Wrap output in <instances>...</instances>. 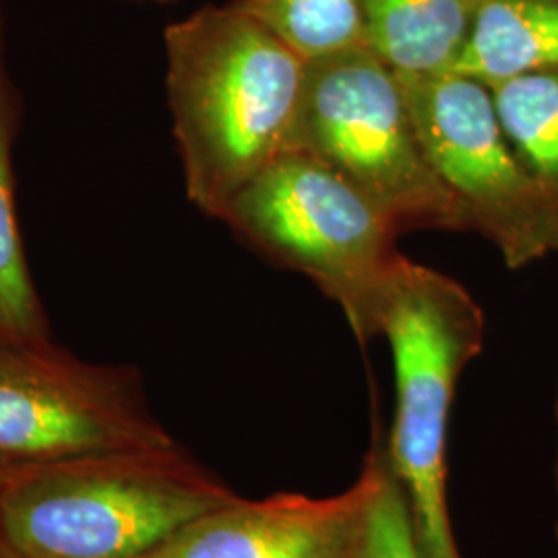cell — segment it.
<instances>
[{"label": "cell", "instance_id": "obj_1", "mask_svg": "<svg viewBox=\"0 0 558 558\" xmlns=\"http://www.w3.org/2000/svg\"><path fill=\"white\" fill-rule=\"evenodd\" d=\"M166 94L186 197L221 220L288 151L306 60L239 7H203L166 27Z\"/></svg>", "mask_w": 558, "mask_h": 558}, {"label": "cell", "instance_id": "obj_2", "mask_svg": "<svg viewBox=\"0 0 558 558\" xmlns=\"http://www.w3.org/2000/svg\"><path fill=\"white\" fill-rule=\"evenodd\" d=\"M182 447L0 470V558H141L236 499Z\"/></svg>", "mask_w": 558, "mask_h": 558}, {"label": "cell", "instance_id": "obj_3", "mask_svg": "<svg viewBox=\"0 0 558 558\" xmlns=\"http://www.w3.org/2000/svg\"><path fill=\"white\" fill-rule=\"evenodd\" d=\"M379 336L389 341L396 373L385 461L408 500L422 558H461L447 493L449 418L459 377L484 350V311L456 279L401 257Z\"/></svg>", "mask_w": 558, "mask_h": 558}, {"label": "cell", "instance_id": "obj_4", "mask_svg": "<svg viewBox=\"0 0 558 558\" xmlns=\"http://www.w3.org/2000/svg\"><path fill=\"white\" fill-rule=\"evenodd\" d=\"M281 267L311 279L341 308L360 343L379 338L399 259L391 218L323 161L288 149L251 180L223 218Z\"/></svg>", "mask_w": 558, "mask_h": 558}, {"label": "cell", "instance_id": "obj_5", "mask_svg": "<svg viewBox=\"0 0 558 558\" xmlns=\"http://www.w3.org/2000/svg\"><path fill=\"white\" fill-rule=\"evenodd\" d=\"M288 149L329 166L401 232L472 230L424 154L398 73L366 44L306 60Z\"/></svg>", "mask_w": 558, "mask_h": 558}, {"label": "cell", "instance_id": "obj_6", "mask_svg": "<svg viewBox=\"0 0 558 558\" xmlns=\"http://www.w3.org/2000/svg\"><path fill=\"white\" fill-rule=\"evenodd\" d=\"M424 154L472 230L509 269L558 253V211L500 126L490 87L447 73L401 80Z\"/></svg>", "mask_w": 558, "mask_h": 558}, {"label": "cell", "instance_id": "obj_7", "mask_svg": "<svg viewBox=\"0 0 558 558\" xmlns=\"http://www.w3.org/2000/svg\"><path fill=\"white\" fill-rule=\"evenodd\" d=\"M177 447L129 377L0 327V470Z\"/></svg>", "mask_w": 558, "mask_h": 558}, {"label": "cell", "instance_id": "obj_8", "mask_svg": "<svg viewBox=\"0 0 558 558\" xmlns=\"http://www.w3.org/2000/svg\"><path fill=\"white\" fill-rule=\"evenodd\" d=\"M383 470V447H373L359 480L339 495L236 497L141 558H362Z\"/></svg>", "mask_w": 558, "mask_h": 558}, {"label": "cell", "instance_id": "obj_9", "mask_svg": "<svg viewBox=\"0 0 558 558\" xmlns=\"http://www.w3.org/2000/svg\"><path fill=\"white\" fill-rule=\"evenodd\" d=\"M480 0H362L364 44L399 80L453 73Z\"/></svg>", "mask_w": 558, "mask_h": 558}, {"label": "cell", "instance_id": "obj_10", "mask_svg": "<svg viewBox=\"0 0 558 558\" xmlns=\"http://www.w3.org/2000/svg\"><path fill=\"white\" fill-rule=\"evenodd\" d=\"M558 71V0H480L453 73L488 87Z\"/></svg>", "mask_w": 558, "mask_h": 558}, {"label": "cell", "instance_id": "obj_11", "mask_svg": "<svg viewBox=\"0 0 558 558\" xmlns=\"http://www.w3.org/2000/svg\"><path fill=\"white\" fill-rule=\"evenodd\" d=\"M505 135L558 211V71L490 87Z\"/></svg>", "mask_w": 558, "mask_h": 558}, {"label": "cell", "instance_id": "obj_12", "mask_svg": "<svg viewBox=\"0 0 558 558\" xmlns=\"http://www.w3.org/2000/svg\"><path fill=\"white\" fill-rule=\"evenodd\" d=\"M304 60L364 44L362 0H234Z\"/></svg>", "mask_w": 558, "mask_h": 558}, {"label": "cell", "instance_id": "obj_13", "mask_svg": "<svg viewBox=\"0 0 558 558\" xmlns=\"http://www.w3.org/2000/svg\"><path fill=\"white\" fill-rule=\"evenodd\" d=\"M11 112L0 73V327L21 336L44 338L46 327L23 255L11 172Z\"/></svg>", "mask_w": 558, "mask_h": 558}, {"label": "cell", "instance_id": "obj_14", "mask_svg": "<svg viewBox=\"0 0 558 558\" xmlns=\"http://www.w3.org/2000/svg\"><path fill=\"white\" fill-rule=\"evenodd\" d=\"M362 558H422L408 500L393 478L387 461L379 488L371 505Z\"/></svg>", "mask_w": 558, "mask_h": 558}, {"label": "cell", "instance_id": "obj_15", "mask_svg": "<svg viewBox=\"0 0 558 558\" xmlns=\"http://www.w3.org/2000/svg\"><path fill=\"white\" fill-rule=\"evenodd\" d=\"M555 488H557V521H555V534L558 542V393H557V465H555Z\"/></svg>", "mask_w": 558, "mask_h": 558}, {"label": "cell", "instance_id": "obj_16", "mask_svg": "<svg viewBox=\"0 0 558 558\" xmlns=\"http://www.w3.org/2000/svg\"><path fill=\"white\" fill-rule=\"evenodd\" d=\"M154 2H170V0H154Z\"/></svg>", "mask_w": 558, "mask_h": 558}]
</instances>
